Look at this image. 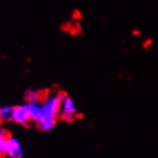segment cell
<instances>
[{
  "label": "cell",
  "instance_id": "1",
  "mask_svg": "<svg viewBox=\"0 0 158 158\" xmlns=\"http://www.w3.org/2000/svg\"><path fill=\"white\" fill-rule=\"evenodd\" d=\"M65 96L66 94L62 91H59L56 94H45L40 104L43 111L42 119L35 124L39 131H49L54 128L60 117L61 101Z\"/></svg>",
  "mask_w": 158,
  "mask_h": 158
},
{
  "label": "cell",
  "instance_id": "2",
  "mask_svg": "<svg viewBox=\"0 0 158 158\" xmlns=\"http://www.w3.org/2000/svg\"><path fill=\"white\" fill-rule=\"evenodd\" d=\"M14 122L15 124L21 125L24 127H29L33 124L29 109H28V106L26 103L23 105L15 106V113Z\"/></svg>",
  "mask_w": 158,
  "mask_h": 158
},
{
  "label": "cell",
  "instance_id": "3",
  "mask_svg": "<svg viewBox=\"0 0 158 158\" xmlns=\"http://www.w3.org/2000/svg\"><path fill=\"white\" fill-rule=\"evenodd\" d=\"M8 140H9V152L7 156L9 158H23L24 152L19 140L11 135H9Z\"/></svg>",
  "mask_w": 158,
  "mask_h": 158
},
{
  "label": "cell",
  "instance_id": "4",
  "mask_svg": "<svg viewBox=\"0 0 158 158\" xmlns=\"http://www.w3.org/2000/svg\"><path fill=\"white\" fill-rule=\"evenodd\" d=\"M44 96L45 93L31 88L25 90L24 92V100L27 104H41Z\"/></svg>",
  "mask_w": 158,
  "mask_h": 158
},
{
  "label": "cell",
  "instance_id": "5",
  "mask_svg": "<svg viewBox=\"0 0 158 158\" xmlns=\"http://www.w3.org/2000/svg\"><path fill=\"white\" fill-rule=\"evenodd\" d=\"M60 114H71L75 115L77 114V108L74 104V102L71 97L65 96L61 101V106H60Z\"/></svg>",
  "mask_w": 158,
  "mask_h": 158
},
{
  "label": "cell",
  "instance_id": "6",
  "mask_svg": "<svg viewBox=\"0 0 158 158\" xmlns=\"http://www.w3.org/2000/svg\"><path fill=\"white\" fill-rule=\"evenodd\" d=\"M15 113V106H0V119L1 122H14Z\"/></svg>",
  "mask_w": 158,
  "mask_h": 158
},
{
  "label": "cell",
  "instance_id": "7",
  "mask_svg": "<svg viewBox=\"0 0 158 158\" xmlns=\"http://www.w3.org/2000/svg\"><path fill=\"white\" fill-rule=\"evenodd\" d=\"M27 104V103H26ZM33 124H36L42 119L43 111L40 104H27Z\"/></svg>",
  "mask_w": 158,
  "mask_h": 158
},
{
  "label": "cell",
  "instance_id": "8",
  "mask_svg": "<svg viewBox=\"0 0 158 158\" xmlns=\"http://www.w3.org/2000/svg\"><path fill=\"white\" fill-rule=\"evenodd\" d=\"M8 137L0 139V154L3 155V156H7L8 152H9V140H8Z\"/></svg>",
  "mask_w": 158,
  "mask_h": 158
},
{
  "label": "cell",
  "instance_id": "9",
  "mask_svg": "<svg viewBox=\"0 0 158 158\" xmlns=\"http://www.w3.org/2000/svg\"><path fill=\"white\" fill-rule=\"evenodd\" d=\"M9 135H10V133H9L8 129L2 125V123L0 124V139L1 138H5V137H8Z\"/></svg>",
  "mask_w": 158,
  "mask_h": 158
},
{
  "label": "cell",
  "instance_id": "10",
  "mask_svg": "<svg viewBox=\"0 0 158 158\" xmlns=\"http://www.w3.org/2000/svg\"><path fill=\"white\" fill-rule=\"evenodd\" d=\"M0 158H5V156H3V155L0 154Z\"/></svg>",
  "mask_w": 158,
  "mask_h": 158
},
{
  "label": "cell",
  "instance_id": "11",
  "mask_svg": "<svg viewBox=\"0 0 158 158\" xmlns=\"http://www.w3.org/2000/svg\"><path fill=\"white\" fill-rule=\"evenodd\" d=\"M1 123H2V122H1V119H0V124H1Z\"/></svg>",
  "mask_w": 158,
  "mask_h": 158
}]
</instances>
